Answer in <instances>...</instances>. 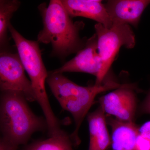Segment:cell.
Listing matches in <instances>:
<instances>
[{
  "label": "cell",
  "mask_w": 150,
  "mask_h": 150,
  "mask_svg": "<svg viewBox=\"0 0 150 150\" xmlns=\"http://www.w3.org/2000/svg\"><path fill=\"white\" fill-rule=\"evenodd\" d=\"M43 27L38 33V43L52 45L51 55L63 59L78 53L84 47L86 41L79 36L83 28V21L74 22L62 1L51 0L48 6L43 3L38 7Z\"/></svg>",
  "instance_id": "obj_1"
},
{
  "label": "cell",
  "mask_w": 150,
  "mask_h": 150,
  "mask_svg": "<svg viewBox=\"0 0 150 150\" xmlns=\"http://www.w3.org/2000/svg\"><path fill=\"white\" fill-rule=\"evenodd\" d=\"M51 92L62 109L71 113L74 120V131L70 137L76 147L80 144L79 130L89 110L94 103L97 95L108 91L115 89L122 85L112 80L105 81L101 85L82 86L77 84L63 74L48 73L46 79Z\"/></svg>",
  "instance_id": "obj_2"
},
{
  "label": "cell",
  "mask_w": 150,
  "mask_h": 150,
  "mask_svg": "<svg viewBox=\"0 0 150 150\" xmlns=\"http://www.w3.org/2000/svg\"><path fill=\"white\" fill-rule=\"evenodd\" d=\"M27 102L18 92L1 91V139L17 148L27 144L34 133L48 129L46 119L35 115Z\"/></svg>",
  "instance_id": "obj_3"
},
{
  "label": "cell",
  "mask_w": 150,
  "mask_h": 150,
  "mask_svg": "<svg viewBox=\"0 0 150 150\" xmlns=\"http://www.w3.org/2000/svg\"><path fill=\"white\" fill-rule=\"evenodd\" d=\"M8 30L16 46L20 59L29 76L36 101L43 110L48 131L54 133L61 128V123L51 108L45 87L48 73L43 63L38 42L28 40L9 25Z\"/></svg>",
  "instance_id": "obj_4"
},
{
  "label": "cell",
  "mask_w": 150,
  "mask_h": 150,
  "mask_svg": "<svg viewBox=\"0 0 150 150\" xmlns=\"http://www.w3.org/2000/svg\"><path fill=\"white\" fill-rule=\"evenodd\" d=\"M97 37L98 50L102 62V68L99 77L95 84L101 85L119 49L122 46L132 49L136 45L135 35L130 25L113 24L106 28L97 23L95 25Z\"/></svg>",
  "instance_id": "obj_5"
},
{
  "label": "cell",
  "mask_w": 150,
  "mask_h": 150,
  "mask_svg": "<svg viewBox=\"0 0 150 150\" xmlns=\"http://www.w3.org/2000/svg\"><path fill=\"white\" fill-rule=\"evenodd\" d=\"M18 54L5 51L0 54L1 91H14L21 93L28 102L36 101L31 82L25 73Z\"/></svg>",
  "instance_id": "obj_6"
},
{
  "label": "cell",
  "mask_w": 150,
  "mask_h": 150,
  "mask_svg": "<svg viewBox=\"0 0 150 150\" xmlns=\"http://www.w3.org/2000/svg\"><path fill=\"white\" fill-rule=\"evenodd\" d=\"M133 84H122L115 90L101 97L100 106L105 112L118 120L134 122L137 107V99Z\"/></svg>",
  "instance_id": "obj_7"
},
{
  "label": "cell",
  "mask_w": 150,
  "mask_h": 150,
  "mask_svg": "<svg viewBox=\"0 0 150 150\" xmlns=\"http://www.w3.org/2000/svg\"><path fill=\"white\" fill-rule=\"evenodd\" d=\"M102 62L98 50L96 34L86 40L85 45L76 55L62 67L52 71L53 73L65 72L87 73L99 77Z\"/></svg>",
  "instance_id": "obj_8"
},
{
  "label": "cell",
  "mask_w": 150,
  "mask_h": 150,
  "mask_svg": "<svg viewBox=\"0 0 150 150\" xmlns=\"http://www.w3.org/2000/svg\"><path fill=\"white\" fill-rule=\"evenodd\" d=\"M150 0H111L105 5L113 24L138 26Z\"/></svg>",
  "instance_id": "obj_9"
},
{
  "label": "cell",
  "mask_w": 150,
  "mask_h": 150,
  "mask_svg": "<svg viewBox=\"0 0 150 150\" xmlns=\"http://www.w3.org/2000/svg\"><path fill=\"white\" fill-rule=\"evenodd\" d=\"M62 2L71 18L83 17L93 20L106 28L112 26V21L101 1L62 0Z\"/></svg>",
  "instance_id": "obj_10"
},
{
  "label": "cell",
  "mask_w": 150,
  "mask_h": 150,
  "mask_svg": "<svg viewBox=\"0 0 150 150\" xmlns=\"http://www.w3.org/2000/svg\"><path fill=\"white\" fill-rule=\"evenodd\" d=\"M107 115L106 122L111 130L112 150H137L136 141L139 127L135 122L121 121Z\"/></svg>",
  "instance_id": "obj_11"
},
{
  "label": "cell",
  "mask_w": 150,
  "mask_h": 150,
  "mask_svg": "<svg viewBox=\"0 0 150 150\" xmlns=\"http://www.w3.org/2000/svg\"><path fill=\"white\" fill-rule=\"evenodd\" d=\"M89 130L88 150H107L111 146V137L107 126L105 112L100 106L87 115Z\"/></svg>",
  "instance_id": "obj_12"
},
{
  "label": "cell",
  "mask_w": 150,
  "mask_h": 150,
  "mask_svg": "<svg viewBox=\"0 0 150 150\" xmlns=\"http://www.w3.org/2000/svg\"><path fill=\"white\" fill-rule=\"evenodd\" d=\"M75 148L70 135L64 131L58 136L27 144L22 150H75Z\"/></svg>",
  "instance_id": "obj_13"
},
{
  "label": "cell",
  "mask_w": 150,
  "mask_h": 150,
  "mask_svg": "<svg viewBox=\"0 0 150 150\" xmlns=\"http://www.w3.org/2000/svg\"><path fill=\"white\" fill-rule=\"evenodd\" d=\"M18 0L0 1V45L1 49L8 43L7 33L11 19L20 6Z\"/></svg>",
  "instance_id": "obj_14"
},
{
  "label": "cell",
  "mask_w": 150,
  "mask_h": 150,
  "mask_svg": "<svg viewBox=\"0 0 150 150\" xmlns=\"http://www.w3.org/2000/svg\"><path fill=\"white\" fill-rule=\"evenodd\" d=\"M136 147L137 150H150V140L139 134L136 141Z\"/></svg>",
  "instance_id": "obj_15"
},
{
  "label": "cell",
  "mask_w": 150,
  "mask_h": 150,
  "mask_svg": "<svg viewBox=\"0 0 150 150\" xmlns=\"http://www.w3.org/2000/svg\"><path fill=\"white\" fill-rule=\"evenodd\" d=\"M139 109V112L141 114H150V90Z\"/></svg>",
  "instance_id": "obj_16"
},
{
  "label": "cell",
  "mask_w": 150,
  "mask_h": 150,
  "mask_svg": "<svg viewBox=\"0 0 150 150\" xmlns=\"http://www.w3.org/2000/svg\"><path fill=\"white\" fill-rule=\"evenodd\" d=\"M139 131L140 135L150 140V121L139 127Z\"/></svg>",
  "instance_id": "obj_17"
}]
</instances>
